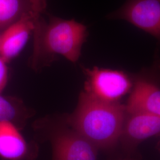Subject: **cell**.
I'll use <instances>...</instances> for the list:
<instances>
[{
	"instance_id": "cell-1",
	"label": "cell",
	"mask_w": 160,
	"mask_h": 160,
	"mask_svg": "<svg viewBox=\"0 0 160 160\" xmlns=\"http://www.w3.org/2000/svg\"><path fill=\"white\" fill-rule=\"evenodd\" d=\"M125 116V105L103 102L84 92L67 122L98 149L108 150L120 141Z\"/></svg>"
},
{
	"instance_id": "cell-2",
	"label": "cell",
	"mask_w": 160,
	"mask_h": 160,
	"mask_svg": "<svg viewBox=\"0 0 160 160\" xmlns=\"http://www.w3.org/2000/svg\"><path fill=\"white\" fill-rule=\"evenodd\" d=\"M87 36L86 26L74 20L49 18L43 28L38 44L33 46L32 66L36 68L45 58L55 55L76 62Z\"/></svg>"
},
{
	"instance_id": "cell-3",
	"label": "cell",
	"mask_w": 160,
	"mask_h": 160,
	"mask_svg": "<svg viewBox=\"0 0 160 160\" xmlns=\"http://www.w3.org/2000/svg\"><path fill=\"white\" fill-rule=\"evenodd\" d=\"M87 77L84 92L100 100L117 103L131 88V82L123 71L94 67L84 68Z\"/></svg>"
},
{
	"instance_id": "cell-4",
	"label": "cell",
	"mask_w": 160,
	"mask_h": 160,
	"mask_svg": "<svg viewBox=\"0 0 160 160\" xmlns=\"http://www.w3.org/2000/svg\"><path fill=\"white\" fill-rule=\"evenodd\" d=\"M109 17L126 20L160 41V0H126Z\"/></svg>"
},
{
	"instance_id": "cell-5",
	"label": "cell",
	"mask_w": 160,
	"mask_h": 160,
	"mask_svg": "<svg viewBox=\"0 0 160 160\" xmlns=\"http://www.w3.org/2000/svg\"><path fill=\"white\" fill-rule=\"evenodd\" d=\"M51 142L52 160H97L98 149L72 129L58 132Z\"/></svg>"
},
{
	"instance_id": "cell-6",
	"label": "cell",
	"mask_w": 160,
	"mask_h": 160,
	"mask_svg": "<svg viewBox=\"0 0 160 160\" xmlns=\"http://www.w3.org/2000/svg\"><path fill=\"white\" fill-rule=\"evenodd\" d=\"M160 135V118L143 113L126 111L120 141L128 151L149 138Z\"/></svg>"
},
{
	"instance_id": "cell-7",
	"label": "cell",
	"mask_w": 160,
	"mask_h": 160,
	"mask_svg": "<svg viewBox=\"0 0 160 160\" xmlns=\"http://www.w3.org/2000/svg\"><path fill=\"white\" fill-rule=\"evenodd\" d=\"M34 23L30 13L24 14L17 21L2 32L0 39V57L6 62L16 57L22 51L34 30Z\"/></svg>"
},
{
	"instance_id": "cell-8",
	"label": "cell",
	"mask_w": 160,
	"mask_h": 160,
	"mask_svg": "<svg viewBox=\"0 0 160 160\" xmlns=\"http://www.w3.org/2000/svg\"><path fill=\"white\" fill-rule=\"evenodd\" d=\"M129 113H143L160 118V88L143 78L136 81L125 105Z\"/></svg>"
},
{
	"instance_id": "cell-9",
	"label": "cell",
	"mask_w": 160,
	"mask_h": 160,
	"mask_svg": "<svg viewBox=\"0 0 160 160\" xmlns=\"http://www.w3.org/2000/svg\"><path fill=\"white\" fill-rule=\"evenodd\" d=\"M8 122H0V158L2 160H32L33 150L19 131Z\"/></svg>"
},
{
	"instance_id": "cell-10",
	"label": "cell",
	"mask_w": 160,
	"mask_h": 160,
	"mask_svg": "<svg viewBox=\"0 0 160 160\" xmlns=\"http://www.w3.org/2000/svg\"><path fill=\"white\" fill-rule=\"evenodd\" d=\"M29 116L22 101L0 93V122H8L21 129Z\"/></svg>"
},
{
	"instance_id": "cell-11",
	"label": "cell",
	"mask_w": 160,
	"mask_h": 160,
	"mask_svg": "<svg viewBox=\"0 0 160 160\" xmlns=\"http://www.w3.org/2000/svg\"><path fill=\"white\" fill-rule=\"evenodd\" d=\"M26 13H30L27 0H0V29L7 28Z\"/></svg>"
},
{
	"instance_id": "cell-12",
	"label": "cell",
	"mask_w": 160,
	"mask_h": 160,
	"mask_svg": "<svg viewBox=\"0 0 160 160\" xmlns=\"http://www.w3.org/2000/svg\"><path fill=\"white\" fill-rule=\"evenodd\" d=\"M34 22V33L39 32L45 22L42 14L46 12V0H27Z\"/></svg>"
},
{
	"instance_id": "cell-13",
	"label": "cell",
	"mask_w": 160,
	"mask_h": 160,
	"mask_svg": "<svg viewBox=\"0 0 160 160\" xmlns=\"http://www.w3.org/2000/svg\"><path fill=\"white\" fill-rule=\"evenodd\" d=\"M7 62L0 57V93L5 88L8 78Z\"/></svg>"
},
{
	"instance_id": "cell-14",
	"label": "cell",
	"mask_w": 160,
	"mask_h": 160,
	"mask_svg": "<svg viewBox=\"0 0 160 160\" xmlns=\"http://www.w3.org/2000/svg\"><path fill=\"white\" fill-rule=\"evenodd\" d=\"M1 29H0V39H1V33H2V32L1 31Z\"/></svg>"
},
{
	"instance_id": "cell-15",
	"label": "cell",
	"mask_w": 160,
	"mask_h": 160,
	"mask_svg": "<svg viewBox=\"0 0 160 160\" xmlns=\"http://www.w3.org/2000/svg\"></svg>"
}]
</instances>
